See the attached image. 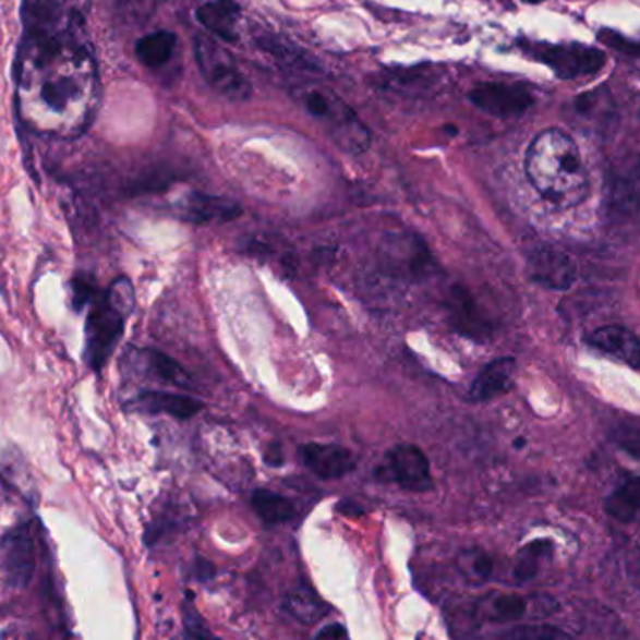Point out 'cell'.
<instances>
[{
    "label": "cell",
    "mask_w": 640,
    "mask_h": 640,
    "mask_svg": "<svg viewBox=\"0 0 640 640\" xmlns=\"http://www.w3.org/2000/svg\"><path fill=\"white\" fill-rule=\"evenodd\" d=\"M257 44L281 67L291 68L297 72H318L317 62L300 47L294 46L292 41L281 40L278 36H263V38H258Z\"/></svg>",
    "instance_id": "d6986e66"
},
{
    "label": "cell",
    "mask_w": 640,
    "mask_h": 640,
    "mask_svg": "<svg viewBox=\"0 0 640 640\" xmlns=\"http://www.w3.org/2000/svg\"><path fill=\"white\" fill-rule=\"evenodd\" d=\"M93 60L85 49L64 51L60 73L41 72L40 81H25L23 117L40 133L57 137H77L93 120L96 81Z\"/></svg>",
    "instance_id": "6da1fadb"
},
{
    "label": "cell",
    "mask_w": 640,
    "mask_h": 640,
    "mask_svg": "<svg viewBox=\"0 0 640 640\" xmlns=\"http://www.w3.org/2000/svg\"><path fill=\"white\" fill-rule=\"evenodd\" d=\"M287 607L292 616L302 624H315L326 616V605L313 590L307 587L298 588L287 597Z\"/></svg>",
    "instance_id": "603a6c76"
},
{
    "label": "cell",
    "mask_w": 640,
    "mask_h": 640,
    "mask_svg": "<svg viewBox=\"0 0 640 640\" xmlns=\"http://www.w3.org/2000/svg\"><path fill=\"white\" fill-rule=\"evenodd\" d=\"M36 521H23L0 538V569L8 584L27 588L36 573Z\"/></svg>",
    "instance_id": "8992f818"
},
{
    "label": "cell",
    "mask_w": 640,
    "mask_h": 640,
    "mask_svg": "<svg viewBox=\"0 0 640 640\" xmlns=\"http://www.w3.org/2000/svg\"><path fill=\"white\" fill-rule=\"evenodd\" d=\"M197 20L214 36L227 44L238 40V20L240 7L237 0H206L197 8Z\"/></svg>",
    "instance_id": "2e32d148"
},
{
    "label": "cell",
    "mask_w": 640,
    "mask_h": 640,
    "mask_svg": "<svg viewBox=\"0 0 640 640\" xmlns=\"http://www.w3.org/2000/svg\"><path fill=\"white\" fill-rule=\"evenodd\" d=\"M524 172L551 205L571 208L587 201L590 182L581 150L573 137L558 128L535 135L527 150Z\"/></svg>",
    "instance_id": "7a4b0ae2"
},
{
    "label": "cell",
    "mask_w": 640,
    "mask_h": 640,
    "mask_svg": "<svg viewBox=\"0 0 640 640\" xmlns=\"http://www.w3.org/2000/svg\"><path fill=\"white\" fill-rule=\"evenodd\" d=\"M386 470L399 487L412 493H425L433 487V475L427 456L412 444H399L386 457Z\"/></svg>",
    "instance_id": "30bf717a"
},
{
    "label": "cell",
    "mask_w": 640,
    "mask_h": 640,
    "mask_svg": "<svg viewBox=\"0 0 640 640\" xmlns=\"http://www.w3.org/2000/svg\"><path fill=\"white\" fill-rule=\"evenodd\" d=\"M588 345L640 370V339L621 326H603L588 336Z\"/></svg>",
    "instance_id": "9a60e30c"
},
{
    "label": "cell",
    "mask_w": 640,
    "mask_h": 640,
    "mask_svg": "<svg viewBox=\"0 0 640 640\" xmlns=\"http://www.w3.org/2000/svg\"><path fill=\"white\" fill-rule=\"evenodd\" d=\"M174 47H177V36L169 31H158V33L146 34L137 41L135 55L145 67L159 68L169 62L174 53Z\"/></svg>",
    "instance_id": "44dd1931"
},
{
    "label": "cell",
    "mask_w": 640,
    "mask_h": 640,
    "mask_svg": "<svg viewBox=\"0 0 640 640\" xmlns=\"http://www.w3.org/2000/svg\"><path fill=\"white\" fill-rule=\"evenodd\" d=\"M446 307H448L449 323L461 336L485 339L493 330L487 318L483 317L482 311L475 304L472 294L462 287H454L449 291Z\"/></svg>",
    "instance_id": "5bb4252c"
},
{
    "label": "cell",
    "mask_w": 640,
    "mask_h": 640,
    "mask_svg": "<svg viewBox=\"0 0 640 640\" xmlns=\"http://www.w3.org/2000/svg\"><path fill=\"white\" fill-rule=\"evenodd\" d=\"M195 59L206 83L231 101H245L251 85L231 55L210 38H195Z\"/></svg>",
    "instance_id": "5b68a950"
},
{
    "label": "cell",
    "mask_w": 640,
    "mask_h": 640,
    "mask_svg": "<svg viewBox=\"0 0 640 640\" xmlns=\"http://www.w3.org/2000/svg\"><path fill=\"white\" fill-rule=\"evenodd\" d=\"M601 40L605 41L607 46L614 47V49L620 51V53L631 55V57H640V44L626 40V38H621L620 34L605 31V33H601Z\"/></svg>",
    "instance_id": "f546056e"
},
{
    "label": "cell",
    "mask_w": 640,
    "mask_h": 640,
    "mask_svg": "<svg viewBox=\"0 0 640 640\" xmlns=\"http://www.w3.org/2000/svg\"><path fill=\"white\" fill-rule=\"evenodd\" d=\"M529 611V600L517 594L496 595L491 603V620L498 624H509V621L521 620L522 616Z\"/></svg>",
    "instance_id": "cb8c5ba5"
},
{
    "label": "cell",
    "mask_w": 640,
    "mask_h": 640,
    "mask_svg": "<svg viewBox=\"0 0 640 640\" xmlns=\"http://www.w3.org/2000/svg\"><path fill=\"white\" fill-rule=\"evenodd\" d=\"M298 454L305 467L321 480H337L357 469L354 454L337 444H305Z\"/></svg>",
    "instance_id": "7c38bea8"
},
{
    "label": "cell",
    "mask_w": 640,
    "mask_h": 640,
    "mask_svg": "<svg viewBox=\"0 0 640 640\" xmlns=\"http://www.w3.org/2000/svg\"><path fill=\"white\" fill-rule=\"evenodd\" d=\"M524 2H530V4H538V2H543V0H524Z\"/></svg>",
    "instance_id": "836d02e7"
},
{
    "label": "cell",
    "mask_w": 640,
    "mask_h": 640,
    "mask_svg": "<svg viewBox=\"0 0 640 640\" xmlns=\"http://www.w3.org/2000/svg\"><path fill=\"white\" fill-rule=\"evenodd\" d=\"M469 99L480 111L498 119L521 117L534 106V96L527 88L508 83H482L470 90Z\"/></svg>",
    "instance_id": "ba28073f"
},
{
    "label": "cell",
    "mask_w": 640,
    "mask_h": 640,
    "mask_svg": "<svg viewBox=\"0 0 640 640\" xmlns=\"http://www.w3.org/2000/svg\"><path fill=\"white\" fill-rule=\"evenodd\" d=\"M265 461L268 462L270 467H281V464H283V454L279 451V448L268 449L265 454Z\"/></svg>",
    "instance_id": "1f68e13d"
},
{
    "label": "cell",
    "mask_w": 640,
    "mask_h": 640,
    "mask_svg": "<svg viewBox=\"0 0 640 640\" xmlns=\"http://www.w3.org/2000/svg\"><path fill=\"white\" fill-rule=\"evenodd\" d=\"M493 569H495V564H493V558L487 555H478L474 558V571L475 573L480 575L482 579H488L491 575H493Z\"/></svg>",
    "instance_id": "4dcf8cb0"
},
{
    "label": "cell",
    "mask_w": 640,
    "mask_h": 640,
    "mask_svg": "<svg viewBox=\"0 0 640 640\" xmlns=\"http://www.w3.org/2000/svg\"><path fill=\"white\" fill-rule=\"evenodd\" d=\"M343 635V629L341 626H331L328 629H324L318 633L317 640H337L339 637Z\"/></svg>",
    "instance_id": "d6a6232c"
},
{
    "label": "cell",
    "mask_w": 640,
    "mask_h": 640,
    "mask_svg": "<svg viewBox=\"0 0 640 640\" xmlns=\"http://www.w3.org/2000/svg\"><path fill=\"white\" fill-rule=\"evenodd\" d=\"M551 548L553 545L547 540H538V542H532L522 548L516 564L517 579L522 582L534 579L538 568H540V561L551 553Z\"/></svg>",
    "instance_id": "d4e9b609"
},
{
    "label": "cell",
    "mask_w": 640,
    "mask_h": 640,
    "mask_svg": "<svg viewBox=\"0 0 640 640\" xmlns=\"http://www.w3.org/2000/svg\"><path fill=\"white\" fill-rule=\"evenodd\" d=\"M535 59L542 60L561 80H579L600 73L607 64V55L597 47L582 44L535 46Z\"/></svg>",
    "instance_id": "52a82bcc"
},
{
    "label": "cell",
    "mask_w": 640,
    "mask_h": 640,
    "mask_svg": "<svg viewBox=\"0 0 640 640\" xmlns=\"http://www.w3.org/2000/svg\"><path fill=\"white\" fill-rule=\"evenodd\" d=\"M608 516L620 522H631L640 511V475L631 478L614 491L605 502Z\"/></svg>",
    "instance_id": "7402d4cb"
},
{
    "label": "cell",
    "mask_w": 640,
    "mask_h": 640,
    "mask_svg": "<svg viewBox=\"0 0 640 640\" xmlns=\"http://www.w3.org/2000/svg\"><path fill=\"white\" fill-rule=\"evenodd\" d=\"M529 276L534 283L542 285L551 291H568L577 281V265L568 253L540 245L529 255Z\"/></svg>",
    "instance_id": "9c48e42d"
},
{
    "label": "cell",
    "mask_w": 640,
    "mask_h": 640,
    "mask_svg": "<svg viewBox=\"0 0 640 640\" xmlns=\"http://www.w3.org/2000/svg\"><path fill=\"white\" fill-rule=\"evenodd\" d=\"M98 285L94 283L90 276H83V274L73 276L72 283H70V304H72V310L81 311L86 307L93 302V298L98 294Z\"/></svg>",
    "instance_id": "4316f807"
},
{
    "label": "cell",
    "mask_w": 640,
    "mask_h": 640,
    "mask_svg": "<svg viewBox=\"0 0 640 640\" xmlns=\"http://www.w3.org/2000/svg\"><path fill=\"white\" fill-rule=\"evenodd\" d=\"M251 506L266 524H283L291 521L297 509L289 498L268 491V488H257L251 496Z\"/></svg>",
    "instance_id": "ffe728a7"
},
{
    "label": "cell",
    "mask_w": 640,
    "mask_h": 640,
    "mask_svg": "<svg viewBox=\"0 0 640 640\" xmlns=\"http://www.w3.org/2000/svg\"><path fill=\"white\" fill-rule=\"evenodd\" d=\"M88 315L85 323L86 367L99 373L111 360L125 323L135 310V291L128 278L114 279L106 291H98L93 302L86 305Z\"/></svg>",
    "instance_id": "3957f363"
},
{
    "label": "cell",
    "mask_w": 640,
    "mask_h": 640,
    "mask_svg": "<svg viewBox=\"0 0 640 640\" xmlns=\"http://www.w3.org/2000/svg\"><path fill=\"white\" fill-rule=\"evenodd\" d=\"M137 363L143 367L146 375L153 376L159 383L172 384V386H179V388L192 386V376L185 373L184 367L177 360H172L171 357H167L159 350H140Z\"/></svg>",
    "instance_id": "ac0fdd59"
},
{
    "label": "cell",
    "mask_w": 640,
    "mask_h": 640,
    "mask_svg": "<svg viewBox=\"0 0 640 640\" xmlns=\"http://www.w3.org/2000/svg\"><path fill=\"white\" fill-rule=\"evenodd\" d=\"M516 373L514 358H496L483 367L482 373L475 376L469 396L475 403H483L493 397H498L511 386V378Z\"/></svg>",
    "instance_id": "e0dca14e"
},
{
    "label": "cell",
    "mask_w": 640,
    "mask_h": 640,
    "mask_svg": "<svg viewBox=\"0 0 640 640\" xmlns=\"http://www.w3.org/2000/svg\"><path fill=\"white\" fill-rule=\"evenodd\" d=\"M128 409L143 414H167L174 420H190L197 416L203 410V401L192 396L171 394V391L145 390L132 397V401L125 403Z\"/></svg>",
    "instance_id": "4fadbf2b"
},
{
    "label": "cell",
    "mask_w": 640,
    "mask_h": 640,
    "mask_svg": "<svg viewBox=\"0 0 640 640\" xmlns=\"http://www.w3.org/2000/svg\"><path fill=\"white\" fill-rule=\"evenodd\" d=\"M180 219L193 225H221L237 219L242 208L231 198L214 197L206 193H185L174 205Z\"/></svg>",
    "instance_id": "8fae6325"
},
{
    "label": "cell",
    "mask_w": 640,
    "mask_h": 640,
    "mask_svg": "<svg viewBox=\"0 0 640 640\" xmlns=\"http://www.w3.org/2000/svg\"><path fill=\"white\" fill-rule=\"evenodd\" d=\"M560 637V631H556L553 627L538 626L517 629L514 633H509L506 640H558Z\"/></svg>",
    "instance_id": "f1b7e54d"
},
{
    "label": "cell",
    "mask_w": 640,
    "mask_h": 640,
    "mask_svg": "<svg viewBox=\"0 0 640 640\" xmlns=\"http://www.w3.org/2000/svg\"><path fill=\"white\" fill-rule=\"evenodd\" d=\"M300 101L313 119L324 125L331 140L350 154H363L371 145V133L343 99L323 88H304Z\"/></svg>",
    "instance_id": "277c9868"
},
{
    "label": "cell",
    "mask_w": 640,
    "mask_h": 640,
    "mask_svg": "<svg viewBox=\"0 0 640 640\" xmlns=\"http://www.w3.org/2000/svg\"><path fill=\"white\" fill-rule=\"evenodd\" d=\"M611 438L629 456L640 457V418L627 416L618 420L611 430Z\"/></svg>",
    "instance_id": "484cf974"
},
{
    "label": "cell",
    "mask_w": 640,
    "mask_h": 640,
    "mask_svg": "<svg viewBox=\"0 0 640 640\" xmlns=\"http://www.w3.org/2000/svg\"><path fill=\"white\" fill-rule=\"evenodd\" d=\"M184 626L190 639L219 640L212 633L210 627L206 626L205 618L197 613V608L193 607V603H188L184 607Z\"/></svg>",
    "instance_id": "83f0119b"
}]
</instances>
